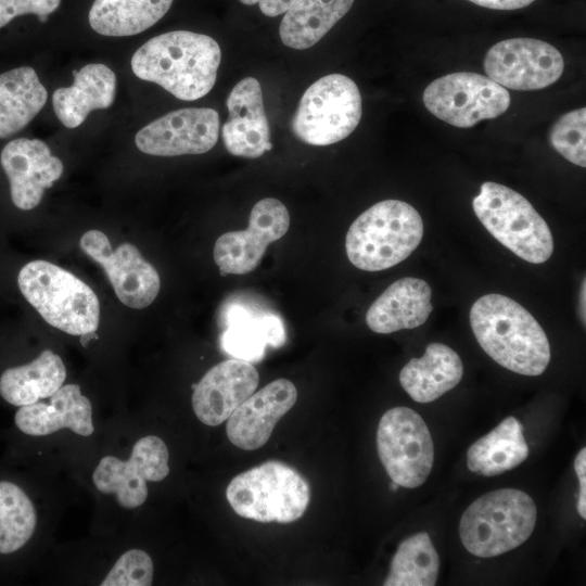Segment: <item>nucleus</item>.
<instances>
[{"label": "nucleus", "mask_w": 586, "mask_h": 586, "mask_svg": "<svg viewBox=\"0 0 586 586\" xmlns=\"http://www.w3.org/2000/svg\"><path fill=\"white\" fill-rule=\"evenodd\" d=\"M528 456L522 425L508 417L468 449V468L485 476L499 475L521 464Z\"/></svg>", "instance_id": "nucleus-27"}, {"label": "nucleus", "mask_w": 586, "mask_h": 586, "mask_svg": "<svg viewBox=\"0 0 586 586\" xmlns=\"http://www.w3.org/2000/svg\"><path fill=\"white\" fill-rule=\"evenodd\" d=\"M37 513L31 500L16 484L0 482V553L22 548L33 536Z\"/></svg>", "instance_id": "nucleus-31"}, {"label": "nucleus", "mask_w": 586, "mask_h": 586, "mask_svg": "<svg viewBox=\"0 0 586 586\" xmlns=\"http://www.w3.org/2000/svg\"><path fill=\"white\" fill-rule=\"evenodd\" d=\"M354 0H296L284 13L279 34L290 48L317 43L352 8Z\"/></svg>", "instance_id": "nucleus-28"}, {"label": "nucleus", "mask_w": 586, "mask_h": 586, "mask_svg": "<svg viewBox=\"0 0 586 586\" xmlns=\"http://www.w3.org/2000/svg\"><path fill=\"white\" fill-rule=\"evenodd\" d=\"M66 379V369L61 357L44 349L27 365L4 370L0 378L2 398L14 406H25L48 398Z\"/></svg>", "instance_id": "nucleus-25"}, {"label": "nucleus", "mask_w": 586, "mask_h": 586, "mask_svg": "<svg viewBox=\"0 0 586 586\" xmlns=\"http://www.w3.org/2000/svg\"><path fill=\"white\" fill-rule=\"evenodd\" d=\"M296 399V387L288 379L275 380L254 392L227 419L229 441L243 450L260 448Z\"/></svg>", "instance_id": "nucleus-18"}, {"label": "nucleus", "mask_w": 586, "mask_h": 586, "mask_svg": "<svg viewBox=\"0 0 586 586\" xmlns=\"http://www.w3.org/2000/svg\"><path fill=\"white\" fill-rule=\"evenodd\" d=\"M472 207L486 230L518 257L543 264L552 255L553 238L547 222L519 192L486 181Z\"/></svg>", "instance_id": "nucleus-7"}, {"label": "nucleus", "mask_w": 586, "mask_h": 586, "mask_svg": "<svg viewBox=\"0 0 586 586\" xmlns=\"http://www.w3.org/2000/svg\"><path fill=\"white\" fill-rule=\"evenodd\" d=\"M574 470L579 481V494L577 512L582 519H586V449L582 448L575 457Z\"/></svg>", "instance_id": "nucleus-35"}, {"label": "nucleus", "mask_w": 586, "mask_h": 586, "mask_svg": "<svg viewBox=\"0 0 586 586\" xmlns=\"http://www.w3.org/2000/svg\"><path fill=\"white\" fill-rule=\"evenodd\" d=\"M16 426L25 434L43 436L68 428L78 435L89 436L94 432L92 406L77 384L62 385L50 403H34L21 406L14 418Z\"/></svg>", "instance_id": "nucleus-20"}, {"label": "nucleus", "mask_w": 586, "mask_h": 586, "mask_svg": "<svg viewBox=\"0 0 586 586\" xmlns=\"http://www.w3.org/2000/svg\"><path fill=\"white\" fill-rule=\"evenodd\" d=\"M228 119L221 136L227 151L246 158H257L271 150L260 84L253 77L239 81L227 99Z\"/></svg>", "instance_id": "nucleus-19"}, {"label": "nucleus", "mask_w": 586, "mask_h": 586, "mask_svg": "<svg viewBox=\"0 0 586 586\" xmlns=\"http://www.w3.org/2000/svg\"><path fill=\"white\" fill-rule=\"evenodd\" d=\"M377 448L391 480L402 487L416 488L428 479L434 445L423 419L412 409L395 407L380 419Z\"/></svg>", "instance_id": "nucleus-9"}, {"label": "nucleus", "mask_w": 586, "mask_h": 586, "mask_svg": "<svg viewBox=\"0 0 586 586\" xmlns=\"http://www.w3.org/2000/svg\"><path fill=\"white\" fill-rule=\"evenodd\" d=\"M422 99L435 117L459 128L496 118L510 106V94L505 87L486 76L468 72L433 80Z\"/></svg>", "instance_id": "nucleus-10"}, {"label": "nucleus", "mask_w": 586, "mask_h": 586, "mask_svg": "<svg viewBox=\"0 0 586 586\" xmlns=\"http://www.w3.org/2000/svg\"><path fill=\"white\" fill-rule=\"evenodd\" d=\"M1 166L10 182L11 199L23 211L35 208L43 192L62 175V161L39 139L18 138L2 150Z\"/></svg>", "instance_id": "nucleus-16"}, {"label": "nucleus", "mask_w": 586, "mask_h": 586, "mask_svg": "<svg viewBox=\"0 0 586 586\" xmlns=\"http://www.w3.org/2000/svg\"><path fill=\"white\" fill-rule=\"evenodd\" d=\"M470 324L483 351L498 365L523 375L542 374L550 361V345L537 320L502 294L481 296L470 309Z\"/></svg>", "instance_id": "nucleus-2"}, {"label": "nucleus", "mask_w": 586, "mask_h": 586, "mask_svg": "<svg viewBox=\"0 0 586 586\" xmlns=\"http://www.w3.org/2000/svg\"><path fill=\"white\" fill-rule=\"evenodd\" d=\"M256 368L241 359H227L211 368L193 387L192 408L209 426L219 425L258 385Z\"/></svg>", "instance_id": "nucleus-17"}, {"label": "nucleus", "mask_w": 586, "mask_h": 586, "mask_svg": "<svg viewBox=\"0 0 586 586\" xmlns=\"http://www.w3.org/2000/svg\"><path fill=\"white\" fill-rule=\"evenodd\" d=\"M220 60V47L212 37L174 30L142 44L131 58V69L140 79L160 85L174 97L193 101L214 87Z\"/></svg>", "instance_id": "nucleus-1"}, {"label": "nucleus", "mask_w": 586, "mask_h": 586, "mask_svg": "<svg viewBox=\"0 0 586 586\" xmlns=\"http://www.w3.org/2000/svg\"><path fill=\"white\" fill-rule=\"evenodd\" d=\"M80 247L102 266L123 304L142 309L156 298L161 288L160 276L133 244L122 243L113 250L102 231L89 230L81 237Z\"/></svg>", "instance_id": "nucleus-13"}, {"label": "nucleus", "mask_w": 586, "mask_h": 586, "mask_svg": "<svg viewBox=\"0 0 586 586\" xmlns=\"http://www.w3.org/2000/svg\"><path fill=\"white\" fill-rule=\"evenodd\" d=\"M440 571V558L426 532L404 539L390 566L384 586H433Z\"/></svg>", "instance_id": "nucleus-30"}, {"label": "nucleus", "mask_w": 586, "mask_h": 586, "mask_svg": "<svg viewBox=\"0 0 586 586\" xmlns=\"http://www.w3.org/2000/svg\"><path fill=\"white\" fill-rule=\"evenodd\" d=\"M74 74L71 87L52 94L54 113L67 128L81 125L91 111L111 106L116 94V76L104 64H87Z\"/></svg>", "instance_id": "nucleus-23"}, {"label": "nucleus", "mask_w": 586, "mask_h": 586, "mask_svg": "<svg viewBox=\"0 0 586 586\" xmlns=\"http://www.w3.org/2000/svg\"><path fill=\"white\" fill-rule=\"evenodd\" d=\"M17 283L23 296L50 326L72 335L97 331L98 296L69 271L47 260H33L21 269Z\"/></svg>", "instance_id": "nucleus-4"}, {"label": "nucleus", "mask_w": 586, "mask_h": 586, "mask_svg": "<svg viewBox=\"0 0 586 586\" xmlns=\"http://www.w3.org/2000/svg\"><path fill=\"white\" fill-rule=\"evenodd\" d=\"M585 129L586 110L582 107L562 115L549 132L552 148L581 167L586 166Z\"/></svg>", "instance_id": "nucleus-32"}, {"label": "nucleus", "mask_w": 586, "mask_h": 586, "mask_svg": "<svg viewBox=\"0 0 586 586\" xmlns=\"http://www.w3.org/2000/svg\"><path fill=\"white\" fill-rule=\"evenodd\" d=\"M463 366L458 354L442 343H431L420 358H411L399 372V382L417 403H431L454 388Z\"/></svg>", "instance_id": "nucleus-24"}, {"label": "nucleus", "mask_w": 586, "mask_h": 586, "mask_svg": "<svg viewBox=\"0 0 586 586\" xmlns=\"http://www.w3.org/2000/svg\"><path fill=\"white\" fill-rule=\"evenodd\" d=\"M431 296L428 282L404 277L387 286L371 304L366 322L373 332L382 334L420 327L433 310Z\"/></svg>", "instance_id": "nucleus-21"}, {"label": "nucleus", "mask_w": 586, "mask_h": 586, "mask_svg": "<svg viewBox=\"0 0 586 586\" xmlns=\"http://www.w3.org/2000/svg\"><path fill=\"white\" fill-rule=\"evenodd\" d=\"M174 0H94L89 24L100 35L133 36L153 26Z\"/></svg>", "instance_id": "nucleus-29"}, {"label": "nucleus", "mask_w": 586, "mask_h": 586, "mask_svg": "<svg viewBox=\"0 0 586 586\" xmlns=\"http://www.w3.org/2000/svg\"><path fill=\"white\" fill-rule=\"evenodd\" d=\"M169 453L163 440L146 435L135 443L128 460L103 457L92 474L98 491L114 494L127 509L143 505L148 498L146 482H158L169 473Z\"/></svg>", "instance_id": "nucleus-12"}, {"label": "nucleus", "mask_w": 586, "mask_h": 586, "mask_svg": "<svg viewBox=\"0 0 586 586\" xmlns=\"http://www.w3.org/2000/svg\"><path fill=\"white\" fill-rule=\"evenodd\" d=\"M226 497L242 518L291 523L306 511L310 487L293 467L269 460L234 476L227 486Z\"/></svg>", "instance_id": "nucleus-6"}, {"label": "nucleus", "mask_w": 586, "mask_h": 586, "mask_svg": "<svg viewBox=\"0 0 586 586\" xmlns=\"http://www.w3.org/2000/svg\"><path fill=\"white\" fill-rule=\"evenodd\" d=\"M153 581V562L141 549L123 553L105 576L102 586H149Z\"/></svg>", "instance_id": "nucleus-33"}, {"label": "nucleus", "mask_w": 586, "mask_h": 586, "mask_svg": "<svg viewBox=\"0 0 586 586\" xmlns=\"http://www.w3.org/2000/svg\"><path fill=\"white\" fill-rule=\"evenodd\" d=\"M474 4L492 10H518L525 8L533 3L535 0H468Z\"/></svg>", "instance_id": "nucleus-37"}, {"label": "nucleus", "mask_w": 586, "mask_h": 586, "mask_svg": "<svg viewBox=\"0 0 586 586\" xmlns=\"http://www.w3.org/2000/svg\"><path fill=\"white\" fill-rule=\"evenodd\" d=\"M290 214L277 199L265 198L252 208L245 230L221 234L214 245V260L221 275H246L258 267L268 245L282 238Z\"/></svg>", "instance_id": "nucleus-14"}, {"label": "nucleus", "mask_w": 586, "mask_h": 586, "mask_svg": "<svg viewBox=\"0 0 586 586\" xmlns=\"http://www.w3.org/2000/svg\"><path fill=\"white\" fill-rule=\"evenodd\" d=\"M61 0H0V27L9 24L13 18L35 14L41 22L60 5Z\"/></svg>", "instance_id": "nucleus-34"}, {"label": "nucleus", "mask_w": 586, "mask_h": 586, "mask_svg": "<svg viewBox=\"0 0 586 586\" xmlns=\"http://www.w3.org/2000/svg\"><path fill=\"white\" fill-rule=\"evenodd\" d=\"M225 322L221 348L235 359L259 361L267 346L277 348L285 342L283 321L275 314H256L233 304L225 313Z\"/></svg>", "instance_id": "nucleus-22"}, {"label": "nucleus", "mask_w": 586, "mask_h": 586, "mask_svg": "<svg viewBox=\"0 0 586 586\" xmlns=\"http://www.w3.org/2000/svg\"><path fill=\"white\" fill-rule=\"evenodd\" d=\"M219 115L209 107L173 111L140 129L135 142L146 154L178 156L202 154L217 142Z\"/></svg>", "instance_id": "nucleus-15"}, {"label": "nucleus", "mask_w": 586, "mask_h": 586, "mask_svg": "<svg viewBox=\"0 0 586 586\" xmlns=\"http://www.w3.org/2000/svg\"><path fill=\"white\" fill-rule=\"evenodd\" d=\"M585 289H586V282L584 278L582 286H581V293H579V311H581V318L584 324L586 321V303H585L586 290Z\"/></svg>", "instance_id": "nucleus-38"}, {"label": "nucleus", "mask_w": 586, "mask_h": 586, "mask_svg": "<svg viewBox=\"0 0 586 586\" xmlns=\"http://www.w3.org/2000/svg\"><path fill=\"white\" fill-rule=\"evenodd\" d=\"M361 113V95L354 80L330 74L304 92L291 128L308 144L329 145L347 138L358 126Z\"/></svg>", "instance_id": "nucleus-8"}, {"label": "nucleus", "mask_w": 586, "mask_h": 586, "mask_svg": "<svg viewBox=\"0 0 586 586\" xmlns=\"http://www.w3.org/2000/svg\"><path fill=\"white\" fill-rule=\"evenodd\" d=\"M423 221L399 200H384L360 214L345 239L349 262L358 269L380 271L405 260L420 244Z\"/></svg>", "instance_id": "nucleus-3"}, {"label": "nucleus", "mask_w": 586, "mask_h": 586, "mask_svg": "<svg viewBox=\"0 0 586 586\" xmlns=\"http://www.w3.org/2000/svg\"><path fill=\"white\" fill-rule=\"evenodd\" d=\"M47 97L44 86L29 66L0 74V139L25 128L41 111Z\"/></svg>", "instance_id": "nucleus-26"}, {"label": "nucleus", "mask_w": 586, "mask_h": 586, "mask_svg": "<svg viewBox=\"0 0 586 586\" xmlns=\"http://www.w3.org/2000/svg\"><path fill=\"white\" fill-rule=\"evenodd\" d=\"M93 339H98L97 334H95V331L94 332H87V333H84L80 335V343L82 346H87L88 343L93 340Z\"/></svg>", "instance_id": "nucleus-39"}, {"label": "nucleus", "mask_w": 586, "mask_h": 586, "mask_svg": "<svg viewBox=\"0 0 586 586\" xmlns=\"http://www.w3.org/2000/svg\"><path fill=\"white\" fill-rule=\"evenodd\" d=\"M398 487H399V485H398L397 483H395V482L392 481V483H391V485H390V488H391L392 491H397Z\"/></svg>", "instance_id": "nucleus-40"}, {"label": "nucleus", "mask_w": 586, "mask_h": 586, "mask_svg": "<svg viewBox=\"0 0 586 586\" xmlns=\"http://www.w3.org/2000/svg\"><path fill=\"white\" fill-rule=\"evenodd\" d=\"M246 5L258 3L262 13L266 16L273 17L285 13L296 0H239Z\"/></svg>", "instance_id": "nucleus-36"}, {"label": "nucleus", "mask_w": 586, "mask_h": 586, "mask_svg": "<svg viewBox=\"0 0 586 586\" xmlns=\"http://www.w3.org/2000/svg\"><path fill=\"white\" fill-rule=\"evenodd\" d=\"M564 60L557 48L534 38H511L494 44L484 59L487 77L513 90H538L562 75Z\"/></svg>", "instance_id": "nucleus-11"}, {"label": "nucleus", "mask_w": 586, "mask_h": 586, "mask_svg": "<svg viewBox=\"0 0 586 586\" xmlns=\"http://www.w3.org/2000/svg\"><path fill=\"white\" fill-rule=\"evenodd\" d=\"M537 509L526 493L501 488L473 501L463 512L459 535L464 548L491 558L521 546L536 524Z\"/></svg>", "instance_id": "nucleus-5"}]
</instances>
